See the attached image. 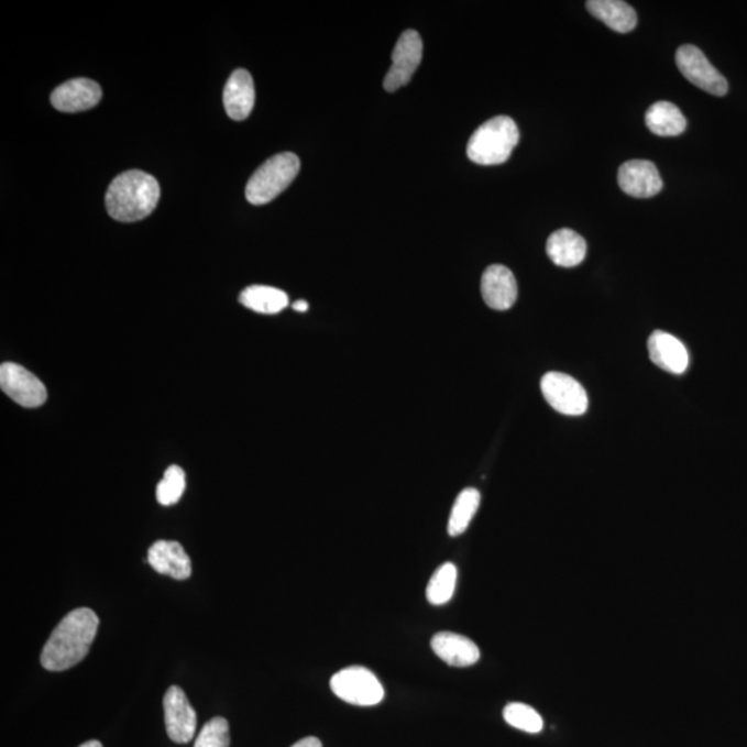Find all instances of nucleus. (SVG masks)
<instances>
[{
  "mask_svg": "<svg viewBox=\"0 0 747 747\" xmlns=\"http://www.w3.org/2000/svg\"><path fill=\"white\" fill-rule=\"evenodd\" d=\"M675 62L681 74L697 88L713 96L727 95V79L712 66V63L696 46H681L675 53Z\"/></svg>",
  "mask_w": 747,
  "mask_h": 747,
  "instance_id": "7",
  "label": "nucleus"
},
{
  "mask_svg": "<svg viewBox=\"0 0 747 747\" xmlns=\"http://www.w3.org/2000/svg\"><path fill=\"white\" fill-rule=\"evenodd\" d=\"M103 96L95 80L78 78L58 86L52 94V105L63 112H79L94 109Z\"/></svg>",
  "mask_w": 747,
  "mask_h": 747,
  "instance_id": "13",
  "label": "nucleus"
},
{
  "mask_svg": "<svg viewBox=\"0 0 747 747\" xmlns=\"http://www.w3.org/2000/svg\"><path fill=\"white\" fill-rule=\"evenodd\" d=\"M0 388L25 408L41 407L47 399L46 386L31 371L15 363L0 365Z\"/></svg>",
  "mask_w": 747,
  "mask_h": 747,
  "instance_id": "8",
  "label": "nucleus"
},
{
  "mask_svg": "<svg viewBox=\"0 0 747 747\" xmlns=\"http://www.w3.org/2000/svg\"><path fill=\"white\" fill-rule=\"evenodd\" d=\"M331 690L342 701L356 706L378 705L385 695L377 675L360 666L338 671L331 679Z\"/></svg>",
  "mask_w": 747,
  "mask_h": 747,
  "instance_id": "5",
  "label": "nucleus"
},
{
  "mask_svg": "<svg viewBox=\"0 0 747 747\" xmlns=\"http://www.w3.org/2000/svg\"><path fill=\"white\" fill-rule=\"evenodd\" d=\"M99 616L89 608H78L58 623L43 647L41 663L50 671H64L77 666L89 653L99 628Z\"/></svg>",
  "mask_w": 747,
  "mask_h": 747,
  "instance_id": "1",
  "label": "nucleus"
},
{
  "mask_svg": "<svg viewBox=\"0 0 747 747\" xmlns=\"http://www.w3.org/2000/svg\"><path fill=\"white\" fill-rule=\"evenodd\" d=\"M292 747H322V745L320 739L315 738V736H309V738L300 739Z\"/></svg>",
  "mask_w": 747,
  "mask_h": 747,
  "instance_id": "27",
  "label": "nucleus"
},
{
  "mask_svg": "<svg viewBox=\"0 0 747 747\" xmlns=\"http://www.w3.org/2000/svg\"><path fill=\"white\" fill-rule=\"evenodd\" d=\"M293 308L295 311H299V314H305V311H308L309 305L306 300H297V303L293 305Z\"/></svg>",
  "mask_w": 747,
  "mask_h": 747,
  "instance_id": "28",
  "label": "nucleus"
},
{
  "mask_svg": "<svg viewBox=\"0 0 747 747\" xmlns=\"http://www.w3.org/2000/svg\"><path fill=\"white\" fill-rule=\"evenodd\" d=\"M482 297L488 308L508 310L518 298V284L513 272L503 265L487 267L482 276Z\"/></svg>",
  "mask_w": 747,
  "mask_h": 747,
  "instance_id": "12",
  "label": "nucleus"
},
{
  "mask_svg": "<svg viewBox=\"0 0 747 747\" xmlns=\"http://www.w3.org/2000/svg\"><path fill=\"white\" fill-rule=\"evenodd\" d=\"M645 123L650 132L660 138H675L685 132L686 120L679 107L669 101H658L649 107Z\"/></svg>",
  "mask_w": 747,
  "mask_h": 747,
  "instance_id": "20",
  "label": "nucleus"
},
{
  "mask_svg": "<svg viewBox=\"0 0 747 747\" xmlns=\"http://www.w3.org/2000/svg\"><path fill=\"white\" fill-rule=\"evenodd\" d=\"M648 352L653 364L671 374L685 373L690 365V354L684 343L664 331H655L649 337Z\"/></svg>",
  "mask_w": 747,
  "mask_h": 747,
  "instance_id": "15",
  "label": "nucleus"
},
{
  "mask_svg": "<svg viewBox=\"0 0 747 747\" xmlns=\"http://www.w3.org/2000/svg\"><path fill=\"white\" fill-rule=\"evenodd\" d=\"M503 716L510 727L529 734H539L545 725L540 714L525 703H509L505 706Z\"/></svg>",
  "mask_w": 747,
  "mask_h": 747,
  "instance_id": "24",
  "label": "nucleus"
},
{
  "mask_svg": "<svg viewBox=\"0 0 747 747\" xmlns=\"http://www.w3.org/2000/svg\"><path fill=\"white\" fill-rule=\"evenodd\" d=\"M518 143L517 123L509 117L498 116L476 129L466 146V155L477 165H499L508 161Z\"/></svg>",
  "mask_w": 747,
  "mask_h": 747,
  "instance_id": "3",
  "label": "nucleus"
},
{
  "mask_svg": "<svg viewBox=\"0 0 747 747\" xmlns=\"http://www.w3.org/2000/svg\"><path fill=\"white\" fill-rule=\"evenodd\" d=\"M595 19L609 26L611 30L627 34L636 29L637 13L630 4L622 0H590L585 3Z\"/></svg>",
  "mask_w": 747,
  "mask_h": 747,
  "instance_id": "19",
  "label": "nucleus"
},
{
  "mask_svg": "<svg viewBox=\"0 0 747 747\" xmlns=\"http://www.w3.org/2000/svg\"><path fill=\"white\" fill-rule=\"evenodd\" d=\"M240 303L256 314L277 315L287 308L288 295L282 289L267 286H251L240 294Z\"/></svg>",
  "mask_w": 747,
  "mask_h": 747,
  "instance_id": "21",
  "label": "nucleus"
},
{
  "mask_svg": "<svg viewBox=\"0 0 747 747\" xmlns=\"http://www.w3.org/2000/svg\"><path fill=\"white\" fill-rule=\"evenodd\" d=\"M431 647L443 662L454 668H469L481 659V650L470 638L442 631L432 638Z\"/></svg>",
  "mask_w": 747,
  "mask_h": 747,
  "instance_id": "17",
  "label": "nucleus"
},
{
  "mask_svg": "<svg viewBox=\"0 0 747 747\" xmlns=\"http://www.w3.org/2000/svg\"><path fill=\"white\" fill-rule=\"evenodd\" d=\"M161 189L157 179L143 171L123 172L112 180L106 195V207L118 222H138L157 207Z\"/></svg>",
  "mask_w": 747,
  "mask_h": 747,
  "instance_id": "2",
  "label": "nucleus"
},
{
  "mask_svg": "<svg viewBox=\"0 0 747 747\" xmlns=\"http://www.w3.org/2000/svg\"><path fill=\"white\" fill-rule=\"evenodd\" d=\"M481 504V493L476 488H465L457 497L453 510H451L449 519V535L457 537L462 534L474 519L477 508Z\"/></svg>",
  "mask_w": 747,
  "mask_h": 747,
  "instance_id": "22",
  "label": "nucleus"
},
{
  "mask_svg": "<svg viewBox=\"0 0 747 747\" xmlns=\"http://www.w3.org/2000/svg\"><path fill=\"white\" fill-rule=\"evenodd\" d=\"M547 254L557 266H579L587 255V243L576 231L557 230L547 241Z\"/></svg>",
  "mask_w": 747,
  "mask_h": 747,
  "instance_id": "18",
  "label": "nucleus"
},
{
  "mask_svg": "<svg viewBox=\"0 0 747 747\" xmlns=\"http://www.w3.org/2000/svg\"><path fill=\"white\" fill-rule=\"evenodd\" d=\"M299 169L300 161L294 153L274 155L246 183V200L252 206H265L273 201L292 185Z\"/></svg>",
  "mask_w": 747,
  "mask_h": 747,
  "instance_id": "4",
  "label": "nucleus"
},
{
  "mask_svg": "<svg viewBox=\"0 0 747 747\" xmlns=\"http://www.w3.org/2000/svg\"><path fill=\"white\" fill-rule=\"evenodd\" d=\"M79 747H103V745H101L99 740H89L86 741V744L80 745Z\"/></svg>",
  "mask_w": 747,
  "mask_h": 747,
  "instance_id": "29",
  "label": "nucleus"
},
{
  "mask_svg": "<svg viewBox=\"0 0 747 747\" xmlns=\"http://www.w3.org/2000/svg\"><path fill=\"white\" fill-rule=\"evenodd\" d=\"M541 392L553 410L565 416H582L589 408L587 392L571 375L551 371L541 380Z\"/></svg>",
  "mask_w": 747,
  "mask_h": 747,
  "instance_id": "6",
  "label": "nucleus"
},
{
  "mask_svg": "<svg viewBox=\"0 0 747 747\" xmlns=\"http://www.w3.org/2000/svg\"><path fill=\"white\" fill-rule=\"evenodd\" d=\"M186 491V474L185 471L177 465H171L165 471L164 480L157 486V499L161 505L169 507L179 503L183 493Z\"/></svg>",
  "mask_w": 747,
  "mask_h": 747,
  "instance_id": "25",
  "label": "nucleus"
},
{
  "mask_svg": "<svg viewBox=\"0 0 747 747\" xmlns=\"http://www.w3.org/2000/svg\"><path fill=\"white\" fill-rule=\"evenodd\" d=\"M620 189L627 196L649 198L659 195L663 180L657 165L645 160H631L623 164L617 174Z\"/></svg>",
  "mask_w": 747,
  "mask_h": 747,
  "instance_id": "11",
  "label": "nucleus"
},
{
  "mask_svg": "<svg viewBox=\"0 0 747 747\" xmlns=\"http://www.w3.org/2000/svg\"><path fill=\"white\" fill-rule=\"evenodd\" d=\"M166 733L176 744H189L195 738L197 714L185 691L172 685L164 696Z\"/></svg>",
  "mask_w": 747,
  "mask_h": 747,
  "instance_id": "10",
  "label": "nucleus"
},
{
  "mask_svg": "<svg viewBox=\"0 0 747 747\" xmlns=\"http://www.w3.org/2000/svg\"><path fill=\"white\" fill-rule=\"evenodd\" d=\"M422 40L417 31L403 32L392 53V66L384 80V88L396 91L410 83L422 61Z\"/></svg>",
  "mask_w": 747,
  "mask_h": 747,
  "instance_id": "9",
  "label": "nucleus"
},
{
  "mask_svg": "<svg viewBox=\"0 0 747 747\" xmlns=\"http://www.w3.org/2000/svg\"><path fill=\"white\" fill-rule=\"evenodd\" d=\"M147 559L150 567L160 574L176 580H186L191 576V559L187 556L180 542L155 541L149 548Z\"/></svg>",
  "mask_w": 747,
  "mask_h": 747,
  "instance_id": "14",
  "label": "nucleus"
},
{
  "mask_svg": "<svg viewBox=\"0 0 747 747\" xmlns=\"http://www.w3.org/2000/svg\"><path fill=\"white\" fill-rule=\"evenodd\" d=\"M223 103L231 120L244 121L250 117L255 105V86L249 72L238 69L231 74L224 86Z\"/></svg>",
  "mask_w": 747,
  "mask_h": 747,
  "instance_id": "16",
  "label": "nucleus"
},
{
  "mask_svg": "<svg viewBox=\"0 0 747 747\" xmlns=\"http://www.w3.org/2000/svg\"><path fill=\"white\" fill-rule=\"evenodd\" d=\"M457 583V568L454 563L446 562L433 573L427 587L429 604L435 606L448 604L454 594Z\"/></svg>",
  "mask_w": 747,
  "mask_h": 747,
  "instance_id": "23",
  "label": "nucleus"
},
{
  "mask_svg": "<svg viewBox=\"0 0 747 747\" xmlns=\"http://www.w3.org/2000/svg\"><path fill=\"white\" fill-rule=\"evenodd\" d=\"M230 734L228 719L213 717L204 725L200 735L197 736L195 747H229Z\"/></svg>",
  "mask_w": 747,
  "mask_h": 747,
  "instance_id": "26",
  "label": "nucleus"
}]
</instances>
